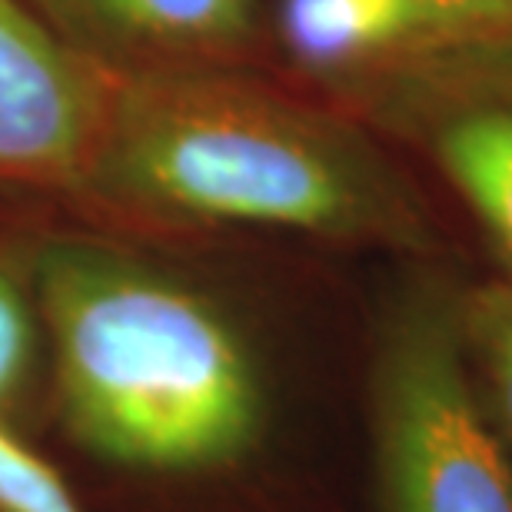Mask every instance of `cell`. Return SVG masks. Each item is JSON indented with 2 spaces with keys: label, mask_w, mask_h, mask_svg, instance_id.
Masks as SVG:
<instances>
[{
  "label": "cell",
  "mask_w": 512,
  "mask_h": 512,
  "mask_svg": "<svg viewBox=\"0 0 512 512\" xmlns=\"http://www.w3.org/2000/svg\"><path fill=\"white\" fill-rule=\"evenodd\" d=\"M459 290L426 270L376 323L366 366L376 512H512V463L469 363Z\"/></svg>",
  "instance_id": "cell-3"
},
{
  "label": "cell",
  "mask_w": 512,
  "mask_h": 512,
  "mask_svg": "<svg viewBox=\"0 0 512 512\" xmlns=\"http://www.w3.org/2000/svg\"><path fill=\"white\" fill-rule=\"evenodd\" d=\"M40 313L30 250L0 240V416L24 389L37 356Z\"/></svg>",
  "instance_id": "cell-9"
},
{
  "label": "cell",
  "mask_w": 512,
  "mask_h": 512,
  "mask_svg": "<svg viewBox=\"0 0 512 512\" xmlns=\"http://www.w3.org/2000/svg\"><path fill=\"white\" fill-rule=\"evenodd\" d=\"M336 94L433 163L512 286V37L439 50Z\"/></svg>",
  "instance_id": "cell-4"
},
{
  "label": "cell",
  "mask_w": 512,
  "mask_h": 512,
  "mask_svg": "<svg viewBox=\"0 0 512 512\" xmlns=\"http://www.w3.org/2000/svg\"><path fill=\"white\" fill-rule=\"evenodd\" d=\"M67 436L107 466L213 473L260 443L266 396L243 333L207 293L117 243L30 247Z\"/></svg>",
  "instance_id": "cell-2"
},
{
  "label": "cell",
  "mask_w": 512,
  "mask_h": 512,
  "mask_svg": "<svg viewBox=\"0 0 512 512\" xmlns=\"http://www.w3.org/2000/svg\"><path fill=\"white\" fill-rule=\"evenodd\" d=\"M459 320L479 393L512 463V286L499 276L463 286Z\"/></svg>",
  "instance_id": "cell-8"
},
{
  "label": "cell",
  "mask_w": 512,
  "mask_h": 512,
  "mask_svg": "<svg viewBox=\"0 0 512 512\" xmlns=\"http://www.w3.org/2000/svg\"><path fill=\"white\" fill-rule=\"evenodd\" d=\"M449 47L512 37V0H413Z\"/></svg>",
  "instance_id": "cell-11"
},
{
  "label": "cell",
  "mask_w": 512,
  "mask_h": 512,
  "mask_svg": "<svg viewBox=\"0 0 512 512\" xmlns=\"http://www.w3.org/2000/svg\"><path fill=\"white\" fill-rule=\"evenodd\" d=\"M276 34L296 67L333 90L449 50L413 0H280Z\"/></svg>",
  "instance_id": "cell-7"
},
{
  "label": "cell",
  "mask_w": 512,
  "mask_h": 512,
  "mask_svg": "<svg viewBox=\"0 0 512 512\" xmlns=\"http://www.w3.org/2000/svg\"><path fill=\"white\" fill-rule=\"evenodd\" d=\"M0 512H87L64 476L0 419Z\"/></svg>",
  "instance_id": "cell-10"
},
{
  "label": "cell",
  "mask_w": 512,
  "mask_h": 512,
  "mask_svg": "<svg viewBox=\"0 0 512 512\" xmlns=\"http://www.w3.org/2000/svg\"><path fill=\"white\" fill-rule=\"evenodd\" d=\"M80 203L150 223L256 227L426 256L436 227L370 124L247 64L104 67Z\"/></svg>",
  "instance_id": "cell-1"
},
{
  "label": "cell",
  "mask_w": 512,
  "mask_h": 512,
  "mask_svg": "<svg viewBox=\"0 0 512 512\" xmlns=\"http://www.w3.org/2000/svg\"><path fill=\"white\" fill-rule=\"evenodd\" d=\"M104 67L24 0H0V193L77 200L104 114Z\"/></svg>",
  "instance_id": "cell-5"
},
{
  "label": "cell",
  "mask_w": 512,
  "mask_h": 512,
  "mask_svg": "<svg viewBox=\"0 0 512 512\" xmlns=\"http://www.w3.org/2000/svg\"><path fill=\"white\" fill-rule=\"evenodd\" d=\"M60 40L100 67L247 64L256 0H24Z\"/></svg>",
  "instance_id": "cell-6"
}]
</instances>
